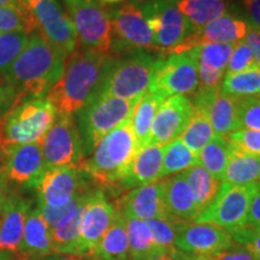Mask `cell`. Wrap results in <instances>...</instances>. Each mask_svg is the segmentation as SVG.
Returning a JSON list of instances; mask_svg holds the SVG:
<instances>
[{
    "instance_id": "obj_1",
    "label": "cell",
    "mask_w": 260,
    "mask_h": 260,
    "mask_svg": "<svg viewBox=\"0 0 260 260\" xmlns=\"http://www.w3.org/2000/svg\"><path fill=\"white\" fill-rule=\"evenodd\" d=\"M67 57L37 31L2 80L17 98H42L64 73Z\"/></svg>"
},
{
    "instance_id": "obj_9",
    "label": "cell",
    "mask_w": 260,
    "mask_h": 260,
    "mask_svg": "<svg viewBox=\"0 0 260 260\" xmlns=\"http://www.w3.org/2000/svg\"><path fill=\"white\" fill-rule=\"evenodd\" d=\"M46 168L81 169L86 160L75 115H57L40 141Z\"/></svg>"
},
{
    "instance_id": "obj_47",
    "label": "cell",
    "mask_w": 260,
    "mask_h": 260,
    "mask_svg": "<svg viewBox=\"0 0 260 260\" xmlns=\"http://www.w3.org/2000/svg\"><path fill=\"white\" fill-rule=\"evenodd\" d=\"M242 4L248 18L247 23L260 32V0H242Z\"/></svg>"
},
{
    "instance_id": "obj_15",
    "label": "cell",
    "mask_w": 260,
    "mask_h": 260,
    "mask_svg": "<svg viewBox=\"0 0 260 260\" xmlns=\"http://www.w3.org/2000/svg\"><path fill=\"white\" fill-rule=\"evenodd\" d=\"M86 172L74 168H48L38 189V204L63 207L89 193Z\"/></svg>"
},
{
    "instance_id": "obj_34",
    "label": "cell",
    "mask_w": 260,
    "mask_h": 260,
    "mask_svg": "<svg viewBox=\"0 0 260 260\" xmlns=\"http://www.w3.org/2000/svg\"><path fill=\"white\" fill-rule=\"evenodd\" d=\"M197 165H199V155L191 152L180 138L164 146L161 178L178 172L181 174Z\"/></svg>"
},
{
    "instance_id": "obj_4",
    "label": "cell",
    "mask_w": 260,
    "mask_h": 260,
    "mask_svg": "<svg viewBox=\"0 0 260 260\" xmlns=\"http://www.w3.org/2000/svg\"><path fill=\"white\" fill-rule=\"evenodd\" d=\"M161 54L140 50L107 58L93 98L112 96L134 100L147 92Z\"/></svg>"
},
{
    "instance_id": "obj_18",
    "label": "cell",
    "mask_w": 260,
    "mask_h": 260,
    "mask_svg": "<svg viewBox=\"0 0 260 260\" xmlns=\"http://www.w3.org/2000/svg\"><path fill=\"white\" fill-rule=\"evenodd\" d=\"M193 105L209 115L211 125L217 135L226 136L241 129L237 115V98L228 95L216 88H199L195 93Z\"/></svg>"
},
{
    "instance_id": "obj_54",
    "label": "cell",
    "mask_w": 260,
    "mask_h": 260,
    "mask_svg": "<svg viewBox=\"0 0 260 260\" xmlns=\"http://www.w3.org/2000/svg\"><path fill=\"white\" fill-rule=\"evenodd\" d=\"M188 260H193V256H191V255L188 256Z\"/></svg>"
},
{
    "instance_id": "obj_16",
    "label": "cell",
    "mask_w": 260,
    "mask_h": 260,
    "mask_svg": "<svg viewBox=\"0 0 260 260\" xmlns=\"http://www.w3.org/2000/svg\"><path fill=\"white\" fill-rule=\"evenodd\" d=\"M193 113L194 105L189 98L172 95L165 99L154 116L147 145L165 146L180 138Z\"/></svg>"
},
{
    "instance_id": "obj_24",
    "label": "cell",
    "mask_w": 260,
    "mask_h": 260,
    "mask_svg": "<svg viewBox=\"0 0 260 260\" xmlns=\"http://www.w3.org/2000/svg\"><path fill=\"white\" fill-rule=\"evenodd\" d=\"M17 253L24 260H40L53 253L51 229L38 207L29 211Z\"/></svg>"
},
{
    "instance_id": "obj_40",
    "label": "cell",
    "mask_w": 260,
    "mask_h": 260,
    "mask_svg": "<svg viewBox=\"0 0 260 260\" xmlns=\"http://www.w3.org/2000/svg\"><path fill=\"white\" fill-rule=\"evenodd\" d=\"M146 223L151 230L155 243L160 247L162 251L177 248L175 243H176L178 234L183 229V226L188 224L176 222L171 218L149 219L146 220Z\"/></svg>"
},
{
    "instance_id": "obj_7",
    "label": "cell",
    "mask_w": 260,
    "mask_h": 260,
    "mask_svg": "<svg viewBox=\"0 0 260 260\" xmlns=\"http://www.w3.org/2000/svg\"><path fill=\"white\" fill-rule=\"evenodd\" d=\"M80 48L109 54L112 45L111 11L102 0H64Z\"/></svg>"
},
{
    "instance_id": "obj_44",
    "label": "cell",
    "mask_w": 260,
    "mask_h": 260,
    "mask_svg": "<svg viewBox=\"0 0 260 260\" xmlns=\"http://www.w3.org/2000/svg\"><path fill=\"white\" fill-rule=\"evenodd\" d=\"M230 234L236 245L246 248L255 260H260V230L243 226Z\"/></svg>"
},
{
    "instance_id": "obj_31",
    "label": "cell",
    "mask_w": 260,
    "mask_h": 260,
    "mask_svg": "<svg viewBox=\"0 0 260 260\" xmlns=\"http://www.w3.org/2000/svg\"><path fill=\"white\" fill-rule=\"evenodd\" d=\"M182 175L186 178L188 186L190 188L199 213L203 212L205 209H207L213 203L222 182L214 177L213 175H211L201 165L188 169V170L182 172Z\"/></svg>"
},
{
    "instance_id": "obj_25",
    "label": "cell",
    "mask_w": 260,
    "mask_h": 260,
    "mask_svg": "<svg viewBox=\"0 0 260 260\" xmlns=\"http://www.w3.org/2000/svg\"><path fill=\"white\" fill-rule=\"evenodd\" d=\"M164 200L169 217L176 222H194L199 214L193 194L182 172L164 181Z\"/></svg>"
},
{
    "instance_id": "obj_33",
    "label": "cell",
    "mask_w": 260,
    "mask_h": 260,
    "mask_svg": "<svg viewBox=\"0 0 260 260\" xmlns=\"http://www.w3.org/2000/svg\"><path fill=\"white\" fill-rule=\"evenodd\" d=\"M232 153V142L225 136L214 135L213 139L199 152V165L222 182L228 161Z\"/></svg>"
},
{
    "instance_id": "obj_35",
    "label": "cell",
    "mask_w": 260,
    "mask_h": 260,
    "mask_svg": "<svg viewBox=\"0 0 260 260\" xmlns=\"http://www.w3.org/2000/svg\"><path fill=\"white\" fill-rule=\"evenodd\" d=\"M214 135L216 134L211 125L209 115L203 110L194 107L193 117L180 139L191 152L199 154V152L209 144Z\"/></svg>"
},
{
    "instance_id": "obj_49",
    "label": "cell",
    "mask_w": 260,
    "mask_h": 260,
    "mask_svg": "<svg viewBox=\"0 0 260 260\" xmlns=\"http://www.w3.org/2000/svg\"><path fill=\"white\" fill-rule=\"evenodd\" d=\"M245 41L247 42L254 56L255 64L260 68V32L256 31L252 27H248Z\"/></svg>"
},
{
    "instance_id": "obj_22",
    "label": "cell",
    "mask_w": 260,
    "mask_h": 260,
    "mask_svg": "<svg viewBox=\"0 0 260 260\" xmlns=\"http://www.w3.org/2000/svg\"><path fill=\"white\" fill-rule=\"evenodd\" d=\"M30 204L18 194H8L0 213V252L17 253Z\"/></svg>"
},
{
    "instance_id": "obj_55",
    "label": "cell",
    "mask_w": 260,
    "mask_h": 260,
    "mask_svg": "<svg viewBox=\"0 0 260 260\" xmlns=\"http://www.w3.org/2000/svg\"><path fill=\"white\" fill-rule=\"evenodd\" d=\"M259 95H260V94H259ZM259 98H260V96H259Z\"/></svg>"
},
{
    "instance_id": "obj_6",
    "label": "cell",
    "mask_w": 260,
    "mask_h": 260,
    "mask_svg": "<svg viewBox=\"0 0 260 260\" xmlns=\"http://www.w3.org/2000/svg\"><path fill=\"white\" fill-rule=\"evenodd\" d=\"M140 99L141 98L134 100L112 96L93 98L75 113L86 158L92 154L95 146L107 133L132 118Z\"/></svg>"
},
{
    "instance_id": "obj_50",
    "label": "cell",
    "mask_w": 260,
    "mask_h": 260,
    "mask_svg": "<svg viewBox=\"0 0 260 260\" xmlns=\"http://www.w3.org/2000/svg\"><path fill=\"white\" fill-rule=\"evenodd\" d=\"M188 256L189 254H187V253L180 251L178 248H174L158 253L148 260H188Z\"/></svg>"
},
{
    "instance_id": "obj_23",
    "label": "cell",
    "mask_w": 260,
    "mask_h": 260,
    "mask_svg": "<svg viewBox=\"0 0 260 260\" xmlns=\"http://www.w3.org/2000/svg\"><path fill=\"white\" fill-rule=\"evenodd\" d=\"M90 193L92 191L81 197L70 212L57 225H54L51 229L52 248H53V253H56V254L73 256L81 255V220H82L84 206H86Z\"/></svg>"
},
{
    "instance_id": "obj_43",
    "label": "cell",
    "mask_w": 260,
    "mask_h": 260,
    "mask_svg": "<svg viewBox=\"0 0 260 260\" xmlns=\"http://www.w3.org/2000/svg\"><path fill=\"white\" fill-rule=\"evenodd\" d=\"M254 65L255 60L251 47L247 45L245 40L239 41L237 44H235V47H234L233 54L230 57L225 74L241 73V71L251 69Z\"/></svg>"
},
{
    "instance_id": "obj_45",
    "label": "cell",
    "mask_w": 260,
    "mask_h": 260,
    "mask_svg": "<svg viewBox=\"0 0 260 260\" xmlns=\"http://www.w3.org/2000/svg\"><path fill=\"white\" fill-rule=\"evenodd\" d=\"M193 260H255L251 253L240 245H234L222 252L206 255H191Z\"/></svg>"
},
{
    "instance_id": "obj_13",
    "label": "cell",
    "mask_w": 260,
    "mask_h": 260,
    "mask_svg": "<svg viewBox=\"0 0 260 260\" xmlns=\"http://www.w3.org/2000/svg\"><path fill=\"white\" fill-rule=\"evenodd\" d=\"M40 34L65 57L79 47L74 24L57 0H25Z\"/></svg>"
},
{
    "instance_id": "obj_53",
    "label": "cell",
    "mask_w": 260,
    "mask_h": 260,
    "mask_svg": "<svg viewBox=\"0 0 260 260\" xmlns=\"http://www.w3.org/2000/svg\"><path fill=\"white\" fill-rule=\"evenodd\" d=\"M24 0H0V6L5 5H19L22 4Z\"/></svg>"
},
{
    "instance_id": "obj_27",
    "label": "cell",
    "mask_w": 260,
    "mask_h": 260,
    "mask_svg": "<svg viewBox=\"0 0 260 260\" xmlns=\"http://www.w3.org/2000/svg\"><path fill=\"white\" fill-rule=\"evenodd\" d=\"M89 254H92L96 260H126L129 256V241L125 222L117 211L111 225Z\"/></svg>"
},
{
    "instance_id": "obj_30",
    "label": "cell",
    "mask_w": 260,
    "mask_h": 260,
    "mask_svg": "<svg viewBox=\"0 0 260 260\" xmlns=\"http://www.w3.org/2000/svg\"><path fill=\"white\" fill-rule=\"evenodd\" d=\"M165 99L167 96L162 93L146 92L135 105L132 117V126L139 149L147 145L154 116L158 111V107Z\"/></svg>"
},
{
    "instance_id": "obj_19",
    "label": "cell",
    "mask_w": 260,
    "mask_h": 260,
    "mask_svg": "<svg viewBox=\"0 0 260 260\" xmlns=\"http://www.w3.org/2000/svg\"><path fill=\"white\" fill-rule=\"evenodd\" d=\"M116 216V209L102 189L92 190L84 206L80 232L81 255L89 254L102 240Z\"/></svg>"
},
{
    "instance_id": "obj_32",
    "label": "cell",
    "mask_w": 260,
    "mask_h": 260,
    "mask_svg": "<svg viewBox=\"0 0 260 260\" xmlns=\"http://www.w3.org/2000/svg\"><path fill=\"white\" fill-rule=\"evenodd\" d=\"M129 241V256L133 260H148L162 249L155 243L145 220L123 217Z\"/></svg>"
},
{
    "instance_id": "obj_41",
    "label": "cell",
    "mask_w": 260,
    "mask_h": 260,
    "mask_svg": "<svg viewBox=\"0 0 260 260\" xmlns=\"http://www.w3.org/2000/svg\"><path fill=\"white\" fill-rule=\"evenodd\" d=\"M237 115L241 129H252L260 132V98H237Z\"/></svg>"
},
{
    "instance_id": "obj_46",
    "label": "cell",
    "mask_w": 260,
    "mask_h": 260,
    "mask_svg": "<svg viewBox=\"0 0 260 260\" xmlns=\"http://www.w3.org/2000/svg\"><path fill=\"white\" fill-rule=\"evenodd\" d=\"M246 226L252 228V229L255 230H260V183L258 184L255 194L253 195L251 205H249Z\"/></svg>"
},
{
    "instance_id": "obj_2",
    "label": "cell",
    "mask_w": 260,
    "mask_h": 260,
    "mask_svg": "<svg viewBox=\"0 0 260 260\" xmlns=\"http://www.w3.org/2000/svg\"><path fill=\"white\" fill-rule=\"evenodd\" d=\"M109 57L80 47L67 57L60 80L46 94L57 115H75L92 99Z\"/></svg>"
},
{
    "instance_id": "obj_8",
    "label": "cell",
    "mask_w": 260,
    "mask_h": 260,
    "mask_svg": "<svg viewBox=\"0 0 260 260\" xmlns=\"http://www.w3.org/2000/svg\"><path fill=\"white\" fill-rule=\"evenodd\" d=\"M259 182L251 184H236L222 182L213 203L199 213L194 223L212 224L233 233L246 226L249 205Z\"/></svg>"
},
{
    "instance_id": "obj_11",
    "label": "cell",
    "mask_w": 260,
    "mask_h": 260,
    "mask_svg": "<svg viewBox=\"0 0 260 260\" xmlns=\"http://www.w3.org/2000/svg\"><path fill=\"white\" fill-rule=\"evenodd\" d=\"M199 87L198 47L169 58H160L147 92H159L165 96L191 94Z\"/></svg>"
},
{
    "instance_id": "obj_51",
    "label": "cell",
    "mask_w": 260,
    "mask_h": 260,
    "mask_svg": "<svg viewBox=\"0 0 260 260\" xmlns=\"http://www.w3.org/2000/svg\"><path fill=\"white\" fill-rule=\"evenodd\" d=\"M6 195H8V183H6L4 172H3L2 169V162H0V213H2V209L6 199Z\"/></svg>"
},
{
    "instance_id": "obj_39",
    "label": "cell",
    "mask_w": 260,
    "mask_h": 260,
    "mask_svg": "<svg viewBox=\"0 0 260 260\" xmlns=\"http://www.w3.org/2000/svg\"><path fill=\"white\" fill-rule=\"evenodd\" d=\"M29 34L22 31L0 34V79L27 46Z\"/></svg>"
},
{
    "instance_id": "obj_28",
    "label": "cell",
    "mask_w": 260,
    "mask_h": 260,
    "mask_svg": "<svg viewBox=\"0 0 260 260\" xmlns=\"http://www.w3.org/2000/svg\"><path fill=\"white\" fill-rule=\"evenodd\" d=\"M176 5L197 31L228 14L230 0H176Z\"/></svg>"
},
{
    "instance_id": "obj_14",
    "label": "cell",
    "mask_w": 260,
    "mask_h": 260,
    "mask_svg": "<svg viewBox=\"0 0 260 260\" xmlns=\"http://www.w3.org/2000/svg\"><path fill=\"white\" fill-rule=\"evenodd\" d=\"M0 162L6 183L21 188H37L47 170L40 142L2 147Z\"/></svg>"
},
{
    "instance_id": "obj_20",
    "label": "cell",
    "mask_w": 260,
    "mask_h": 260,
    "mask_svg": "<svg viewBox=\"0 0 260 260\" xmlns=\"http://www.w3.org/2000/svg\"><path fill=\"white\" fill-rule=\"evenodd\" d=\"M176 247L189 255H206L222 252L235 245L232 234L212 224L188 223L176 239Z\"/></svg>"
},
{
    "instance_id": "obj_10",
    "label": "cell",
    "mask_w": 260,
    "mask_h": 260,
    "mask_svg": "<svg viewBox=\"0 0 260 260\" xmlns=\"http://www.w3.org/2000/svg\"><path fill=\"white\" fill-rule=\"evenodd\" d=\"M141 12L154 35L159 53L169 54L193 32L189 22L181 14L176 0H149Z\"/></svg>"
},
{
    "instance_id": "obj_29",
    "label": "cell",
    "mask_w": 260,
    "mask_h": 260,
    "mask_svg": "<svg viewBox=\"0 0 260 260\" xmlns=\"http://www.w3.org/2000/svg\"><path fill=\"white\" fill-rule=\"evenodd\" d=\"M260 181V157L248 154L232 144V153L222 182L243 186Z\"/></svg>"
},
{
    "instance_id": "obj_38",
    "label": "cell",
    "mask_w": 260,
    "mask_h": 260,
    "mask_svg": "<svg viewBox=\"0 0 260 260\" xmlns=\"http://www.w3.org/2000/svg\"><path fill=\"white\" fill-rule=\"evenodd\" d=\"M235 44H205L198 46V65L225 73Z\"/></svg>"
},
{
    "instance_id": "obj_37",
    "label": "cell",
    "mask_w": 260,
    "mask_h": 260,
    "mask_svg": "<svg viewBox=\"0 0 260 260\" xmlns=\"http://www.w3.org/2000/svg\"><path fill=\"white\" fill-rule=\"evenodd\" d=\"M15 31L29 35L37 31V25L25 0L19 5L0 6V34Z\"/></svg>"
},
{
    "instance_id": "obj_17",
    "label": "cell",
    "mask_w": 260,
    "mask_h": 260,
    "mask_svg": "<svg viewBox=\"0 0 260 260\" xmlns=\"http://www.w3.org/2000/svg\"><path fill=\"white\" fill-rule=\"evenodd\" d=\"M116 211L122 217L145 222L149 219L170 218L164 200V181L136 187L128 191L117 201Z\"/></svg>"
},
{
    "instance_id": "obj_52",
    "label": "cell",
    "mask_w": 260,
    "mask_h": 260,
    "mask_svg": "<svg viewBox=\"0 0 260 260\" xmlns=\"http://www.w3.org/2000/svg\"><path fill=\"white\" fill-rule=\"evenodd\" d=\"M40 260H81V259H77L76 256H73V255H60V254H56V255H48V256H45V258H42Z\"/></svg>"
},
{
    "instance_id": "obj_36",
    "label": "cell",
    "mask_w": 260,
    "mask_h": 260,
    "mask_svg": "<svg viewBox=\"0 0 260 260\" xmlns=\"http://www.w3.org/2000/svg\"><path fill=\"white\" fill-rule=\"evenodd\" d=\"M220 90L228 95L242 98L260 94V68L254 65L251 69L237 74H225Z\"/></svg>"
},
{
    "instance_id": "obj_48",
    "label": "cell",
    "mask_w": 260,
    "mask_h": 260,
    "mask_svg": "<svg viewBox=\"0 0 260 260\" xmlns=\"http://www.w3.org/2000/svg\"><path fill=\"white\" fill-rule=\"evenodd\" d=\"M16 99H17L16 94L0 79V118L9 111Z\"/></svg>"
},
{
    "instance_id": "obj_26",
    "label": "cell",
    "mask_w": 260,
    "mask_h": 260,
    "mask_svg": "<svg viewBox=\"0 0 260 260\" xmlns=\"http://www.w3.org/2000/svg\"><path fill=\"white\" fill-rule=\"evenodd\" d=\"M162 152L164 146L147 145L136 153L133 161L132 171L123 183L122 189L145 186L161 178Z\"/></svg>"
},
{
    "instance_id": "obj_3",
    "label": "cell",
    "mask_w": 260,
    "mask_h": 260,
    "mask_svg": "<svg viewBox=\"0 0 260 260\" xmlns=\"http://www.w3.org/2000/svg\"><path fill=\"white\" fill-rule=\"evenodd\" d=\"M139 151L130 118L100 140L82 170L104 188L122 189Z\"/></svg>"
},
{
    "instance_id": "obj_42",
    "label": "cell",
    "mask_w": 260,
    "mask_h": 260,
    "mask_svg": "<svg viewBox=\"0 0 260 260\" xmlns=\"http://www.w3.org/2000/svg\"><path fill=\"white\" fill-rule=\"evenodd\" d=\"M225 138L246 153L260 157V132L258 130L242 128L230 133Z\"/></svg>"
},
{
    "instance_id": "obj_5",
    "label": "cell",
    "mask_w": 260,
    "mask_h": 260,
    "mask_svg": "<svg viewBox=\"0 0 260 260\" xmlns=\"http://www.w3.org/2000/svg\"><path fill=\"white\" fill-rule=\"evenodd\" d=\"M57 118L46 96L17 98L0 118V148L40 142Z\"/></svg>"
},
{
    "instance_id": "obj_21",
    "label": "cell",
    "mask_w": 260,
    "mask_h": 260,
    "mask_svg": "<svg viewBox=\"0 0 260 260\" xmlns=\"http://www.w3.org/2000/svg\"><path fill=\"white\" fill-rule=\"evenodd\" d=\"M248 23L242 18L225 14L216 21L205 25L200 30L193 31L186 40L170 51V54H177L182 52L189 51L191 48L201 46L205 44H237L239 41L245 40Z\"/></svg>"
},
{
    "instance_id": "obj_12",
    "label": "cell",
    "mask_w": 260,
    "mask_h": 260,
    "mask_svg": "<svg viewBox=\"0 0 260 260\" xmlns=\"http://www.w3.org/2000/svg\"><path fill=\"white\" fill-rule=\"evenodd\" d=\"M111 29L113 53L111 56H121L140 50L158 52L154 45V35L141 9L133 3L111 11Z\"/></svg>"
}]
</instances>
